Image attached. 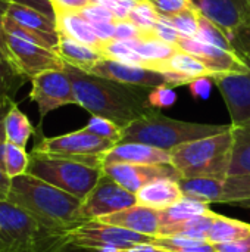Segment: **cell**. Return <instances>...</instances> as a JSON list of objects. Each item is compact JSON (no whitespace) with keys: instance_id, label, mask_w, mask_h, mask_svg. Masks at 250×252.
Segmentation results:
<instances>
[{"instance_id":"cell-1","label":"cell","mask_w":250,"mask_h":252,"mask_svg":"<svg viewBox=\"0 0 250 252\" xmlns=\"http://www.w3.org/2000/svg\"><path fill=\"white\" fill-rule=\"evenodd\" d=\"M63 69L71 78L77 105L91 115L108 118L124 128L153 109L147 87L118 83L66 63Z\"/></svg>"},{"instance_id":"cell-2","label":"cell","mask_w":250,"mask_h":252,"mask_svg":"<svg viewBox=\"0 0 250 252\" xmlns=\"http://www.w3.org/2000/svg\"><path fill=\"white\" fill-rule=\"evenodd\" d=\"M4 201L24 208L53 229L69 230L84 221L83 199L31 174L12 179Z\"/></svg>"},{"instance_id":"cell-3","label":"cell","mask_w":250,"mask_h":252,"mask_svg":"<svg viewBox=\"0 0 250 252\" xmlns=\"http://www.w3.org/2000/svg\"><path fill=\"white\" fill-rule=\"evenodd\" d=\"M66 230L44 224L24 208L0 199V252H65Z\"/></svg>"},{"instance_id":"cell-4","label":"cell","mask_w":250,"mask_h":252,"mask_svg":"<svg viewBox=\"0 0 250 252\" xmlns=\"http://www.w3.org/2000/svg\"><path fill=\"white\" fill-rule=\"evenodd\" d=\"M230 128L231 124H202L169 118L153 108L122 128L121 142H137L164 151H172L180 145L220 134Z\"/></svg>"},{"instance_id":"cell-5","label":"cell","mask_w":250,"mask_h":252,"mask_svg":"<svg viewBox=\"0 0 250 252\" xmlns=\"http://www.w3.org/2000/svg\"><path fill=\"white\" fill-rule=\"evenodd\" d=\"M233 146L231 128L209 137L197 139L174 148L171 164L181 177H228L230 155Z\"/></svg>"},{"instance_id":"cell-6","label":"cell","mask_w":250,"mask_h":252,"mask_svg":"<svg viewBox=\"0 0 250 252\" xmlns=\"http://www.w3.org/2000/svg\"><path fill=\"white\" fill-rule=\"evenodd\" d=\"M27 174L35 176L80 199H84L103 176V168L84 162L31 152Z\"/></svg>"},{"instance_id":"cell-7","label":"cell","mask_w":250,"mask_h":252,"mask_svg":"<svg viewBox=\"0 0 250 252\" xmlns=\"http://www.w3.org/2000/svg\"><path fill=\"white\" fill-rule=\"evenodd\" d=\"M116 143L102 139L84 128L55 137H41L32 152L46 157L65 158L84 162L91 167L103 168V155Z\"/></svg>"},{"instance_id":"cell-8","label":"cell","mask_w":250,"mask_h":252,"mask_svg":"<svg viewBox=\"0 0 250 252\" xmlns=\"http://www.w3.org/2000/svg\"><path fill=\"white\" fill-rule=\"evenodd\" d=\"M194 7L218 25L234 47L250 59V0H192Z\"/></svg>"},{"instance_id":"cell-9","label":"cell","mask_w":250,"mask_h":252,"mask_svg":"<svg viewBox=\"0 0 250 252\" xmlns=\"http://www.w3.org/2000/svg\"><path fill=\"white\" fill-rule=\"evenodd\" d=\"M66 239L69 247L96 251L106 247H115L125 251L139 244H153V236L108 224L97 219L83 221L66 230Z\"/></svg>"},{"instance_id":"cell-10","label":"cell","mask_w":250,"mask_h":252,"mask_svg":"<svg viewBox=\"0 0 250 252\" xmlns=\"http://www.w3.org/2000/svg\"><path fill=\"white\" fill-rule=\"evenodd\" d=\"M29 81V100L37 103L41 121L55 109L66 105H77L72 83L65 69H47L34 75Z\"/></svg>"},{"instance_id":"cell-11","label":"cell","mask_w":250,"mask_h":252,"mask_svg":"<svg viewBox=\"0 0 250 252\" xmlns=\"http://www.w3.org/2000/svg\"><path fill=\"white\" fill-rule=\"evenodd\" d=\"M10 63L15 71L27 80L47 69H63L65 62L55 49L6 34Z\"/></svg>"},{"instance_id":"cell-12","label":"cell","mask_w":250,"mask_h":252,"mask_svg":"<svg viewBox=\"0 0 250 252\" xmlns=\"http://www.w3.org/2000/svg\"><path fill=\"white\" fill-rule=\"evenodd\" d=\"M137 204V198L134 193L124 189L113 179L106 176L100 177L99 183L93 188V190L83 199L81 216L84 221L96 220L128 207Z\"/></svg>"},{"instance_id":"cell-13","label":"cell","mask_w":250,"mask_h":252,"mask_svg":"<svg viewBox=\"0 0 250 252\" xmlns=\"http://www.w3.org/2000/svg\"><path fill=\"white\" fill-rule=\"evenodd\" d=\"M250 62V59H248ZM230 112L231 126H250V71L212 78Z\"/></svg>"},{"instance_id":"cell-14","label":"cell","mask_w":250,"mask_h":252,"mask_svg":"<svg viewBox=\"0 0 250 252\" xmlns=\"http://www.w3.org/2000/svg\"><path fill=\"white\" fill-rule=\"evenodd\" d=\"M90 74L109 78L124 84H133L147 89H155L159 86H169L167 75L161 71L140 66V65H130L119 61L112 59H100L90 71Z\"/></svg>"},{"instance_id":"cell-15","label":"cell","mask_w":250,"mask_h":252,"mask_svg":"<svg viewBox=\"0 0 250 252\" xmlns=\"http://www.w3.org/2000/svg\"><path fill=\"white\" fill-rule=\"evenodd\" d=\"M177 47L192 53L209 65L217 75L221 74H243L250 71V62L240 53L228 52L221 47L208 44L197 38H180Z\"/></svg>"},{"instance_id":"cell-16","label":"cell","mask_w":250,"mask_h":252,"mask_svg":"<svg viewBox=\"0 0 250 252\" xmlns=\"http://www.w3.org/2000/svg\"><path fill=\"white\" fill-rule=\"evenodd\" d=\"M103 173L131 193H137L144 185L156 179H175L181 176L172 164L137 165V164H109Z\"/></svg>"},{"instance_id":"cell-17","label":"cell","mask_w":250,"mask_h":252,"mask_svg":"<svg viewBox=\"0 0 250 252\" xmlns=\"http://www.w3.org/2000/svg\"><path fill=\"white\" fill-rule=\"evenodd\" d=\"M109 164H171V152L144 143L119 142L103 155V167Z\"/></svg>"},{"instance_id":"cell-18","label":"cell","mask_w":250,"mask_h":252,"mask_svg":"<svg viewBox=\"0 0 250 252\" xmlns=\"http://www.w3.org/2000/svg\"><path fill=\"white\" fill-rule=\"evenodd\" d=\"M103 223L113 224L127 230H133L147 236H158L161 221H159V210H153L143 205H133L118 213L105 216L97 219Z\"/></svg>"},{"instance_id":"cell-19","label":"cell","mask_w":250,"mask_h":252,"mask_svg":"<svg viewBox=\"0 0 250 252\" xmlns=\"http://www.w3.org/2000/svg\"><path fill=\"white\" fill-rule=\"evenodd\" d=\"M53 9H55V24H56L57 34H63L69 38L91 46L97 50L102 47L103 41L97 37L90 22L85 21L78 13V10L62 7L57 4H53Z\"/></svg>"},{"instance_id":"cell-20","label":"cell","mask_w":250,"mask_h":252,"mask_svg":"<svg viewBox=\"0 0 250 252\" xmlns=\"http://www.w3.org/2000/svg\"><path fill=\"white\" fill-rule=\"evenodd\" d=\"M137 204L153 210H164L183 198L178 180L175 179H156L144 185L137 193Z\"/></svg>"},{"instance_id":"cell-21","label":"cell","mask_w":250,"mask_h":252,"mask_svg":"<svg viewBox=\"0 0 250 252\" xmlns=\"http://www.w3.org/2000/svg\"><path fill=\"white\" fill-rule=\"evenodd\" d=\"M56 52L66 65H71L85 72H88L100 59H103L102 53L97 49L69 38L63 34H57Z\"/></svg>"},{"instance_id":"cell-22","label":"cell","mask_w":250,"mask_h":252,"mask_svg":"<svg viewBox=\"0 0 250 252\" xmlns=\"http://www.w3.org/2000/svg\"><path fill=\"white\" fill-rule=\"evenodd\" d=\"M178 183L184 198L206 204H224L225 180L215 177H180Z\"/></svg>"},{"instance_id":"cell-23","label":"cell","mask_w":250,"mask_h":252,"mask_svg":"<svg viewBox=\"0 0 250 252\" xmlns=\"http://www.w3.org/2000/svg\"><path fill=\"white\" fill-rule=\"evenodd\" d=\"M158 71L178 74L187 80H193L197 77H211V78L217 77V72L209 65H206L202 59L180 49H177L175 53L159 66Z\"/></svg>"},{"instance_id":"cell-24","label":"cell","mask_w":250,"mask_h":252,"mask_svg":"<svg viewBox=\"0 0 250 252\" xmlns=\"http://www.w3.org/2000/svg\"><path fill=\"white\" fill-rule=\"evenodd\" d=\"M4 16L10 18L16 24L27 27L32 31H37L50 37H57L55 19L46 16L44 13H41L40 10L34 7L19 4V3H9Z\"/></svg>"},{"instance_id":"cell-25","label":"cell","mask_w":250,"mask_h":252,"mask_svg":"<svg viewBox=\"0 0 250 252\" xmlns=\"http://www.w3.org/2000/svg\"><path fill=\"white\" fill-rule=\"evenodd\" d=\"M220 214L211 211L208 214L196 216L193 219L159 227L158 236H183V238H192L199 241L208 242V232L212 227L214 221L217 220Z\"/></svg>"},{"instance_id":"cell-26","label":"cell","mask_w":250,"mask_h":252,"mask_svg":"<svg viewBox=\"0 0 250 252\" xmlns=\"http://www.w3.org/2000/svg\"><path fill=\"white\" fill-rule=\"evenodd\" d=\"M233 146L228 165L230 176L250 174V126H231Z\"/></svg>"},{"instance_id":"cell-27","label":"cell","mask_w":250,"mask_h":252,"mask_svg":"<svg viewBox=\"0 0 250 252\" xmlns=\"http://www.w3.org/2000/svg\"><path fill=\"white\" fill-rule=\"evenodd\" d=\"M127 41L146 61L147 68H152L156 71L178 49L172 44H168V43L159 40L155 35L153 37H144L140 40H127Z\"/></svg>"},{"instance_id":"cell-28","label":"cell","mask_w":250,"mask_h":252,"mask_svg":"<svg viewBox=\"0 0 250 252\" xmlns=\"http://www.w3.org/2000/svg\"><path fill=\"white\" fill-rule=\"evenodd\" d=\"M4 136L6 140L10 143H15L18 146L25 148L29 137L34 134V126L28 120V117L19 109L18 103L13 100L4 115Z\"/></svg>"},{"instance_id":"cell-29","label":"cell","mask_w":250,"mask_h":252,"mask_svg":"<svg viewBox=\"0 0 250 252\" xmlns=\"http://www.w3.org/2000/svg\"><path fill=\"white\" fill-rule=\"evenodd\" d=\"M211 204L206 202H200L196 199H190V198H181L180 201H177L175 204H172L168 208L159 210V221H161V227L162 226H169V224H175L189 219H193L196 216H202V214H208L212 210L209 208Z\"/></svg>"},{"instance_id":"cell-30","label":"cell","mask_w":250,"mask_h":252,"mask_svg":"<svg viewBox=\"0 0 250 252\" xmlns=\"http://www.w3.org/2000/svg\"><path fill=\"white\" fill-rule=\"evenodd\" d=\"M250 235V224L240 220L228 219L224 216H218L214 221L212 227L208 232L209 244H224L234 242Z\"/></svg>"},{"instance_id":"cell-31","label":"cell","mask_w":250,"mask_h":252,"mask_svg":"<svg viewBox=\"0 0 250 252\" xmlns=\"http://www.w3.org/2000/svg\"><path fill=\"white\" fill-rule=\"evenodd\" d=\"M224 204L250 210V174L230 176L224 183Z\"/></svg>"},{"instance_id":"cell-32","label":"cell","mask_w":250,"mask_h":252,"mask_svg":"<svg viewBox=\"0 0 250 252\" xmlns=\"http://www.w3.org/2000/svg\"><path fill=\"white\" fill-rule=\"evenodd\" d=\"M99 52L106 59L119 61V62H124V63L140 65V66H146L147 68L146 61L130 46L128 41L115 40V38L113 40H109V41H103V44L99 49Z\"/></svg>"},{"instance_id":"cell-33","label":"cell","mask_w":250,"mask_h":252,"mask_svg":"<svg viewBox=\"0 0 250 252\" xmlns=\"http://www.w3.org/2000/svg\"><path fill=\"white\" fill-rule=\"evenodd\" d=\"M27 78L19 75L12 63L0 53V105L15 100L16 92Z\"/></svg>"},{"instance_id":"cell-34","label":"cell","mask_w":250,"mask_h":252,"mask_svg":"<svg viewBox=\"0 0 250 252\" xmlns=\"http://www.w3.org/2000/svg\"><path fill=\"white\" fill-rule=\"evenodd\" d=\"M3 165H4V173L10 180L24 176L28 171L29 155L27 154L25 148L6 140L4 152H3Z\"/></svg>"},{"instance_id":"cell-35","label":"cell","mask_w":250,"mask_h":252,"mask_svg":"<svg viewBox=\"0 0 250 252\" xmlns=\"http://www.w3.org/2000/svg\"><path fill=\"white\" fill-rule=\"evenodd\" d=\"M158 18H159V12L150 0H137V3L134 4V7L128 15V19L141 30L143 38L155 35L153 28L155 24L158 22Z\"/></svg>"},{"instance_id":"cell-36","label":"cell","mask_w":250,"mask_h":252,"mask_svg":"<svg viewBox=\"0 0 250 252\" xmlns=\"http://www.w3.org/2000/svg\"><path fill=\"white\" fill-rule=\"evenodd\" d=\"M197 40H202L208 44H212V46H217V47H221L224 50H228V52H236V53H240L234 44L228 40V37L224 34V31L215 25L211 19H208L205 15H199V30H197V35H196ZM242 55V53H240Z\"/></svg>"},{"instance_id":"cell-37","label":"cell","mask_w":250,"mask_h":252,"mask_svg":"<svg viewBox=\"0 0 250 252\" xmlns=\"http://www.w3.org/2000/svg\"><path fill=\"white\" fill-rule=\"evenodd\" d=\"M83 128L91 134H96L102 139H108L113 143H119L121 137H122V127H119L116 123H113L108 118H103V117L91 115V118L88 120L85 127H83Z\"/></svg>"},{"instance_id":"cell-38","label":"cell","mask_w":250,"mask_h":252,"mask_svg":"<svg viewBox=\"0 0 250 252\" xmlns=\"http://www.w3.org/2000/svg\"><path fill=\"white\" fill-rule=\"evenodd\" d=\"M199 15L200 12L196 7H193L177 15H171L168 18L172 21L174 27L183 38H196L199 30Z\"/></svg>"},{"instance_id":"cell-39","label":"cell","mask_w":250,"mask_h":252,"mask_svg":"<svg viewBox=\"0 0 250 252\" xmlns=\"http://www.w3.org/2000/svg\"><path fill=\"white\" fill-rule=\"evenodd\" d=\"M13 102V100H12ZM3 103L0 105V199H6L9 188H10V179L4 173V165H3V152H4V145H6V136H4V115L10 106V103Z\"/></svg>"},{"instance_id":"cell-40","label":"cell","mask_w":250,"mask_h":252,"mask_svg":"<svg viewBox=\"0 0 250 252\" xmlns=\"http://www.w3.org/2000/svg\"><path fill=\"white\" fill-rule=\"evenodd\" d=\"M78 13L88 21L90 24H100V22H116V16L105 6H100L97 3H90L81 9H78Z\"/></svg>"},{"instance_id":"cell-41","label":"cell","mask_w":250,"mask_h":252,"mask_svg":"<svg viewBox=\"0 0 250 252\" xmlns=\"http://www.w3.org/2000/svg\"><path fill=\"white\" fill-rule=\"evenodd\" d=\"M153 32H155V35H156L159 40H162V41H165V43H168V44H172V46H175V47H177V44H178V41H180V38H181V35H180V32L177 31V28L174 27L172 21H171L168 16L161 15V13H159L158 22L155 24Z\"/></svg>"},{"instance_id":"cell-42","label":"cell","mask_w":250,"mask_h":252,"mask_svg":"<svg viewBox=\"0 0 250 252\" xmlns=\"http://www.w3.org/2000/svg\"><path fill=\"white\" fill-rule=\"evenodd\" d=\"M177 102V94L172 87L169 86H159L155 89H150L149 92V103L152 108L161 109V108H169Z\"/></svg>"},{"instance_id":"cell-43","label":"cell","mask_w":250,"mask_h":252,"mask_svg":"<svg viewBox=\"0 0 250 252\" xmlns=\"http://www.w3.org/2000/svg\"><path fill=\"white\" fill-rule=\"evenodd\" d=\"M150 1L155 4L158 12L165 16L177 15L180 12L194 7L192 0H150Z\"/></svg>"},{"instance_id":"cell-44","label":"cell","mask_w":250,"mask_h":252,"mask_svg":"<svg viewBox=\"0 0 250 252\" xmlns=\"http://www.w3.org/2000/svg\"><path fill=\"white\" fill-rule=\"evenodd\" d=\"M113 38L115 40H122V41L140 40V38H143V32L130 19H118L115 22V35H113Z\"/></svg>"},{"instance_id":"cell-45","label":"cell","mask_w":250,"mask_h":252,"mask_svg":"<svg viewBox=\"0 0 250 252\" xmlns=\"http://www.w3.org/2000/svg\"><path fill=\"white\" fill-rule=\"evenodd\" d=\"M91 3L108 7L116 16V19H128V15L137 0H91Z\"/></svg>"},{"instance_id":"cell-46","label":"cell","mask_w":250,"mask_h":252,"mask_svg":"<svg viewBox=\"0 0 250 252\" xmlns=\"http://www.w3.org/2000/svg\"><path fill=\"white\" fill-rule=\"evenodd\" d=\"M212 84H214V80L211 77H197V78H193L187 86H189V90H190V94L197 99V100H205L209 97L211 94V90H212Z\"/></svg>"},{"instance_id":"cell-47","label":"cell","mask_w":250,"mask_h":252,"mask_svg":"<svg viewBox=\"0 0 250 252\" xmlns=\"http://www.w3.org/2000/svg\"><path fill=\"white\" fill-rule=\"evenodd\" d=\"M217 252H250V235L234 242L214 244Z\"/></svg>"},{"instance_id":"cell-48","label":"cell","mask_w":250,"mask_h":252,"mask_svg":"<svg viewBox=\"0 0 250 252\" xmlns=\"http://www.w3.org/2000/svg\"><path fill=\"white\" fill-rule=\"evenodd\" d=\"M9 3H19V4H25L29 7H34L37 10H40L41 13H44L46 16L55 19V9L50 0H6Z\"/></svg>"},{"instance_id":"cell-49","label":"cell","mask_w":250,"mask_h":252,"mask_svg":"<svg viewBox=\"0 0 250 252\" xmlns=\"http://www.w3.org/2000/svg\"><path fill=\"white\" fill-rule=\"evenodd\" d=\"M7 6H9V1L0 0V53L10 62L9 49H7V41H6V32H4V28H3V19H4Z\"/></svg>"},{"instance_id":"cell-50","label":"cell","mask_w":250,"mask_h":252,"mask_svg":"<svg viewBox=\"0 0 250 252\" xmlns=\"http://www.w3.org/2000/svg\"><path fill=\"white\" fill-rule=\"evenodd\" d=\"M97 37L102 41H109L113 40L115 35V22H100V24H90Z\"/></svg>"},{"instance_id":"cell-51","label":"cell","mask_w":250,"mask_h":252,"mask_svg":"<svg viewBox=\"0 0 250 252\" xmlns=\"http://www.w3.org/2000/svg\"><path fill=\"white\" fill-rule=\"evenodd\" d=\"M52 4H57V6H62V7H68V9H81L87 4L91 3V0H50Z\"/></svg>"},{"instance_id":"cell-52","label":"cell","mask_w":250,"mask_h":252,"mask_svg":"<svg viewBox=\"0 0 250 252\" xmlns=\"http://www.w3.org/2000/svg\"><path fill=\"white\" fill-rule=\"evenodd\" d=\"M124 252H171L162 247H158L155 244H139V245H134L128 250H125Z\"/></svg>"},{"instance_id":"cell-53","label":"cell","mask_w":250,"mask_h":252,"mask_svg":"<svg viewBox=\"0 0 250 252\" xmlns=\"http://www.w3.org/2000/svg\"><path fill=\"white\" fill-rule=\"evenodd\" d=\"M99 252H124L119 248H115V247H106V248H102L99 250Z\"/></svg>"},{"instance_id":"cell-54","label":"cell","mask_w":250,"mask_h":252,"mask_svg":"<svg viewBox=\"0 0 250 252\" xmlns=\"http://www.w3.org/2000/svg\"><path fill=\"white\" fill-rule=\"evenodd\" d=\"M246 59H248V58H246Z\"/></svg>"}]
</instances>
